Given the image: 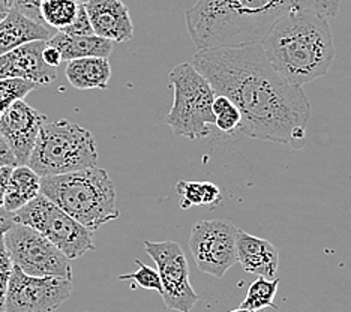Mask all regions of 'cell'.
I'll return each mask as SVG.
<instances>
[{
  "label": "cell",
  "mask_w": 351,
  "mask_h": 312,
  "mask_svg": "<svg viewBox=\"0 0 351 312\" xmlns=\"http://www.w3.org/2000/svg\"><path fill=\"white\" fill-rule=\"evenodd\" d=\"M193 67L217 95L227 96L241 111L237 132L293 149L305 146L311 102L302 87L285 83L270 65L261 44L204 48Z\"/></svg>",
  "instance_id": "6da1fadb"
},
{
  "label": "cell",
  "mask_w": 351,
  "mask_h": 312,
  "mask_svg": "<svg viewBox=\"0 0 351 312\" xmlns=\"http://www.w3.org/2000/svg\"><path fill=\"white\" fill-rule=\"evenodd\" d=\"M260 44L276 74L299 87L324 77L337 56L329 19L313 11L284 14Z\"/></svg>",
  "instance_id": "7a4b0ae2"
},
{
  "label": "cell",
  "mask_w": 351,
  "mask_h": 312,
  "mask_svg": "<svg viewBox=\"0 0 351 312\" xmlns=\"http://www.w3.org/2000/svg\"><path fill=\"white\" fill-rule=\"evenodd\" d=\"M282 15L274 0H197L185 23L198 50L236 48L260 44Z\"/></svg>",
  "instance_id": "3957f363"
},
{
  "label": "cell",
  "mask_w": 351,
  "mask_h": 312,
  "mask_svg": "<svg viewBox=\"0 0 351 312\" xmlns=\"http://www.w3.org/2000/svg\"><path fill=\"white\" fill-rule=\"evenodd\" d=\"M41 194L90 231L121 215L116 206L114 182L98 165L41 178Z\"/></svg>",
  "instance_id": "277c9868"
},
{
  "label": "cell",
  "mask_w": 351,
  "mask_h": 312,
  "mask_svg": "<svg viewBox=\"0 0 351 312\" xmlns=\"http://www.w3.org/2000/svg\"><path fill=\"white\" fill-rule=\"evenodd\" d=\"M98 165V147L89 130L66 119L45 122L27 167L39 178L66 174Z\"/></svg>",
  "instance_id": "5b68a950"
},
{
  "label": "cell",
  "mask_w": 351,
  "mask_h": 312,
  "mask_svg": "<svg viewBox=\"0 0 351 312\" xmlns=\"http://www.w3.org/2000/svg\"><path fill=\"white\" fill-rule=\"evenodd\" d=\"M174 99L165 123L178 137L198 140L209 135V126L215 125L213 101L217 92L198 72L193 63H180L169 74Z\"/></svg>",
  "instance_id": "8992f818"
},
{
  "label": "cell",
  "mask_w": 351,
  "mask_h": 312,
  "mask_svg": "<svg viewBox=\"0 0 351 312\" xmlns=\"http://www.w3.org/2000/svg\"><path fill=\"white\" fill-rule=\"evenodd\" d=\"M14 222L25 224L39 231L69 260L83 257L95 250L92 231L63 212L49 198L39 194L20 211L14 212Z\"/></svg>",
  "instance_id": "52a82bcc"
},
{
  "label": "cell",
  "mask_w": 351,
  "mask_h": 312,
  "mask_svg": "<svg viewBox=\"0 0 351 312\" xmlns=\"http://www.w3.org/2000/svg\"><path fill=\"white\" fill-rule=\"evenodd\" d=\"M3 240L12 266L25 274L73 279L71 260L35 228L14 222Z\"/></svg>",
  "instance_id": "ba28073f"
},
{
  "label": "cell",
  "mask_w": 351,
  "mask_h": 312,
  "mask_svg": "<svg viewBox=\"0 0 351 312\" xmlns=\"http://www.w3.org/2000/svg\"><path fill=\"white\" fill-rule=\"evenodd\" d=\"M239 228L226 219L200 221L191 230L189 251L203 274L222 278L237 263Z\"/></svg>",
  "instance_id": "9c48e42d"
},
{
  "label": "cell",
  "mask_w": 351,
  "mask_h": 312,
  "mask_svg": "<svg viewBox=\"0 0 351 312\" xmlns=\"http://www.w3.org/2000/svg\"><path fill=\"white\" fill-rule=\"evenodd\" d=\"M145 248L156 264L165 307L179 312L193 311L198 302V294L189 283L188 260L180 245L174 240H164V242L145 240Z\"/></svg>",
  "instance_id": "30bf717a"
},
{
  "label": "cell",
  "mask_w": 351,
  "mask_h": 312,
  "mask_svg": "<svg viewBox=\"0 0 351 312\" xmlns=\"http://www.w3.org/2000/svg\"><path fill=\"white\" fill-rule=\"evenodd\" d=\"M73 293V279L30 276L12 266L6 294V312H54Z\"/></svg>",
  "instance_id": "8fae6325"
},
{
  "label": "cell",
  "mask_w": 351,
  "mask_h": 312,
  "mask_svg": "<svg viewBox=\"0 0 351 312\" xmlns=\"http://www.w3.org/2000/svg\"><path fill=\"white\" fill-rule=\"evenodd\" d=\"M47 116L30 107L25 99H17L0 116V134L10 144L19 165H27L32 150Z\"/></svg>",
  "instance_id": "7c38bea8"
},
{
  "label": "cell",
  "mask_w": 351,
  "mask_h": 312,
  "mask_svg": "<svg viewBox=\"0 0 351 312\" xmlns=\"http://www.w3.org/2000/svg\"><path fill=\"white\" fill-rule=\"evenodd\" d=\"M45 45L47 41H32L0 56V80L20 78L38 86L51 84L58 77V69L44 62Z\"/></svg>",
  "instance_id": "4fadbf2b"
},
{
  "label": "cell",
  "mask_w": 351,
  "mask_h": 312,
  "mask_svg": "<svg viewBox=\"0 0 351 312\" xmlns=\"http://www.w3.org/2000/svg\"><path fill=\"white\" fill-rule=\"evenodd\" d=\"M84 6L95 35L114 44L131 41L134 23L122 0H87Z\"/></svg>",
  "instance_id": "5bb4252c"
},
{
  "label": "cell",
  "mask_w": 351,
  "mask_h": 312,
  "mask_svg": "<svg viewBox=\"0 0 351 312\" xmlns=\"http://www.w3.org/2000/svg\"><path fill=\"white\" fill-rule=\"evenodd\" d=\"M237 263L248 274L265 276L267 279L276 278L279 257L278 251L269 240L255 237L239 230L236 240Z\"/></svg>",
  "instance_id": "9a60e30c"
},
{
  "label": "cell",
  "mask_w": 351,
  "mask_h": 312,
  "mask_svg": "<svg viewBox=\"0 0 351 312\" xmlns=\"http://www.w3.org/2000/svg\"><path fill=\"white\" fill-rule=\"evenodd\" d=\"M56 34L58 30L30 20L11 8L8 17L0 21V56L32 41L49 43Z\"/></svg>",
  "instance_id": "2e32d148"
},
{
  "label": "cell",
  "mask_w": 351,
  "mask_h": 312,
  "mask_svg": "<svg viewBox=\"0 0 351 312\" xmlns=\"http://www.w3.org/2000/svg\"><path fill=\"white\" fill-rule=\"evenodd\" d=\"M49 44L58 48L62 60H75L84 58H104L108 59L114 50V43L97 35H68L58 32Z\"/></svg>",
  "instance_id": "e0dca14e"
},
{
  "label": "cell",
  "mask_w": 351,
  "mask_h": 312,
  "mask_svg": "<svg viewBox=\"0 0 351 312\" xmlns=\"http://www.w3.org/2000/svg\"><path fill=\"white\" fill-rule=\"evenodd\" d=\"M65 75L69 84L78 91L107 89L111 78V67L108 59L84 58L69 60Z\"/></svg>",
  "instance_id": "ac0fdd59"
},
{
  "label": "cell",
  "mask_w": 351,
  "mask_h": 312,
  "mask_svg": "<svg viewBox=\"0 0 351 312\" xmlns=\"http://www.w3.org/2000/svg\"><path fill=\"white\" fill-rule=\"evenodd\" d=\"M41 194V178L27 165L14 167L8 180L3 209L17 212Z\"/></svg>",
  "instance_id": "d6986e66"
},
{
  "label": "cell",
  "mask_w": 351,
  "mask_h": 312,
  "mask_svg": "<svg viewBox=\"0 0 351 312\" xmlns=\"http://www.w3.org/2000/svg\"><path fill=\"white\" fill-rule=\"evenodd\" d=\"M176 191H178V194L182 197V209H189L191 206L217 204L222 200L221 189L212 182L180 180L178 185H176Z\"/></svg>",
  "instance_id": "ffe728a7"
},
{
  "label": "cell",
  "mask_w": 351,
  "mask_h": 312,
  "mask_svg": "<svg viewBox=\"0 0 351 312\" xmlns=\"http://www.w3.org/2000/svg\"><path fill=\"white\" fill-rule=\"evenodd\" d=\"M82 2L83 0H43L39 5V15L45 26L59 32L75 20Z\"/></svg>",
  "instance_id": "44dd1931"
},
{
  "label": "cell",
  "mask_w": 351,
  "mask_h": 312,
  "mask_svg": "<svg viewBox=\"0 0 351 312\" xmlns=\"http://www.w3.org/2000/svg\"><path fill=\"white\" fill-rule=\"evenodd\" d=\"M279 284H281V281L278 278L267 279L265 276H258L250 285L248 291H246V296L241 303V308L255 312H260L266 308L278 309V307L275 305V298Z\"/></svg>",
  "instance_id": "7402d4cb"
},
{
  "label": "cell",
  "mask_w": 351,
  "mask_h": 312,
  "mask_svg": "<svg viewBox=\"0 0 351 312\" xmlns=\"http://www.w3.org/2000/svg\"><path fill=\"white\" fill-rule=\"evenodd\" d=\"M213 115H215V126L218 128L219 131L226 134H233L239 130V125H241V111L231 102L227 96L217 95L213 101Z\"/></svg>",
  "instance_id": "603a6c76"
},
{
  "label": "cell",
  "mask_w": 351,
  "mask_h": 312,
  "mask_svg": "<svg viewBox=\"0 0 351 312\" xmlns=\"http://www.w3.org/2000/svg\"><path fill=\"white\" fill-rule=\"evenodd\" d=\"M36 83L26 82L20 78H8L0 80V116L3 111L17 99H25V96L32 91L38 89Z\"/></svg>",
  "instance_id": "cb8c5ba5"
},
{
  "label": "cell",
  "mask_w": 351,
  "mask_h": 312,
  "mask_svg": "<svg viewBox=\"0 0 351 312\" xmlns=\"http://www.w3.org/2000/svg\"><path fill=\"white\" fill-rule=\"evenodd\" d=\"M135 263L138 264V270L132 272V274L121 275L119 279H121V281H134L138 287L145 288V290H154L161 294L162 285H161V279H159L158 272L155 269L146 266V264L140 260H135Z\"/></svg>",
  "instance_id": "d4e9b609"
},
{
  "label": "cell",
  "mask_w": 351,
  "mask_h": 312,
  "mask_svg": "<svg viewBox=\"0 0 351 312\" xmlns=\"http://www.w3.org/2000/svg\"><path fill=\"white\" fill-rule=\"evenodd\" d=\"M12 272V263L8 257L5 240L0 237V312H6V294L10 285V276Z\"/></svg>",
  "instance_id": "484cf974"
},
{
  "label": "cell",
  "mask_w": 351,
  "mask_h": 312,
  "mask_svg": "<svg viewBox=\"0 0 351 312\" xmlns=\"http://www.w3.org/2000/svg\"><path fill=\"white\" fill-rule=\"evenodd\" d=\"M59 32H63V34H68V35H80V36L95 35L90 20H89V15H87V12H86L84 2H82V5H80L75 20L71 23L68 27H65L63 30H59Z\"/></svg>",
  "instance_id": "4316f807"
},
{
  "label": "cell",
  "mask_w": 351,
  "mask_h": 312,
  "mask_svg": "<svg viewBox=\"0 0 351 312\" xmlns=\"http://www.w3.org/2000/svg\"><path fill=\"white\" fill-rule=\"evenodd\" d=\"M43 0H14V10H17L25 17L34 20L39 24H44L41 15H39V5Z\"/></svg>",
  "instance_id": "83f0119b"
},
{
  "label": "cell",
  "mask_w": 351,
  "mask_h": 312,
  "mask_svg": "<svg viewBox=\"0 0 351 312\" xmlns=\"http://www.w3.org/2000/svg\"><path fill=\"white\" fill-rule=\"evenodd\" d=\"M0 167H19L14 152L2 134H0Z\"/></svg>",
  "instance_id": "f1b7e54d"
},
{
  "label": "cell",
  "mask_w": 351,
  "mask_h": 312,
  "mask_svg": "<svg viewBox=\"0 0 351 312\" xmlns=\"http://www.w3.org/2000/svg\"><path fill=\"white\" fill-rule=\"evenodd\" d=\"M43 59H44V62L47 63V65L51 67V68H56V69H58L60 67V63L63 62L58 48L51 47L49 43H47L44 51H43Z\"/></svg>",
  "instance_id": "f546056e"
},
{
  "label": "cell",
  "mask_w": 351,
  "mask_h": 312,
  "mask_svg": "<svg viewBox=\"0 0 351 312\" xmlns=\"http://www.w3.org/2000/svg\"><path fill=\"white\" fill-rule=\"evenodd\" d=\"M11 171H12L11 167H0V207H3V203H5L6 187H8V180H10Z\"/></svg>",
  "instance_id": "4dcf8cb0"
},
{
  "label": "cell",
  "mask_w": 351,
  "mask_h": 312,
  "mask_svg": "<svg viewBox=\"0 0 351 312\" xmlns=\"http://www.w3.org/2000/svg\"><path fill=\"white\" fill-rule=\"evenodd\" d=\"M14 224V213L5 211L3 207H0V237H3L8 230L12 227Z\"/></svg>",
  "instance_id": "1f68e13d"
},
{
  "label": "cell",
  "mask_w": 351,
  "mask_h": 312,
  "mask_svg": "<svg viewBox=\"0 0 351 312\" xmlns=\"http://www.w3.org/2000/svg\"><path fill=\"white\" fill-rule=\"evenodd\" d=\"M10 11H11V6L8 5L5 0H0V21H3L8 17Z\"/></svg>",
  "instance_id": "d6a6232c"
},
{
  "label": "cell",
  "mask_w": 351,
  "mask_h": 312,
  "mask_svg": "<svg viewBox=\"0 0 351 312\" xmlns=\"http://www.w3.org/2000/svg\"><path fill=\"white\" fill-rule=\"evenodd\" d=\"M228 312H255V311H250V309H243V308H237L234 311H228Z\"/></svg>",
  "instance_id": "836d02e7"
},
{
  "label": "cell",
  "mask_w": 351,
  "mask_h": 312,
  "mask_svg": "<svg viewBox=\"0 0 351 312\" xmlns=\"http://www.w3.org/2000/svg\"><path fill=\"white\" fill-rule=\"evenodd\" d=\"M5 2H6V3H8V5H10V6H11V8H12V6H14V0H5Z\"/></svg>",
  "instance_id": "e575fe53"
}]
</instances>
